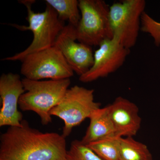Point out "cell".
Listing matches in <instances>:
<instances>
[{"label": "cell", "mask_w": 160, "mask_h": 160, "mask_svg": "<svg viewBox=\"0 0 160 160\" xmlns=\"http://www.w3.org/2000/svg\"><path fill=\"white\" fill-rule=\"evenodd\" d=\"M26 6L27 11L26 20L28 26H20L15 24L11 26L21 31L29 30L32 32L33 39L30 45L25 50L14 55L2 59L5 61H22L28 55L54 46L58 37L65 27V22L59 18L56 12L46 4L42 12H35L32 9L33 0L20 1Z\"/></svg>", "instance_id": "cell-2"}, {"label": "cell", "mask_w": 160, "mask_h": 160, "mask_svg": "<svg viewBox=\"0 0 160 160\" xmlns=\"http://www.w3.org/2000/svg\"><path fill=\"white\" fill-rule=\"evenodd\" d=\"M66 160H103L86 144L79 140L72 142Z\"/></svg>", "instance_id": "cell-16"}, {"label": "cell", "mask_w": 160, "mask_h": 160, "mask_svg": "<svg viewBox=\"0 0 160 160\" xmlns=\"http://www.w3.org/2000/svg\"><path fill=\"white\" fill-rule=\"evenodd\" d=\"M120 138L114 136L86 145L103 160H120Z\"/></svg>", "instance_id": "cell-15"}, {"label": "cell", "mask_w": 160, "mask_h": 160, "mask_svg": "<svg viewBox=\"0 0 160 160\" xmlns=\"http://www.w3.org/2000/svg\"><path fill=\"white\" fill-rule=\"evenodd\" d=\"M21 73L32 80L69 79L74 72L55 46L28 55L22 61Z\"/></svg>", "instance_id": "cell-7"}, {"label": "cell", "mask_w": 160, "mask_h": 160, "mask_svg": "<svg viewBox=\"0 0 160 160\" xmlns=\"http://www.w3.org/2000/svg\"><path fill=\"white\" fill-rule=\"evenodd\" d=\"M90 123L81 140L86 145L116 135L115 130L109 116L108 106L95 110L89 118Z\"/></svg>", "instance_id": "cell-12"}, {"label": "cell", "mask_w": 160, "mask_h": 160, "mask_svg": "<svg viewBox=\"0 0 160 160\" xmlns=\"http://www.w3.org/2000/svg\"><path fill=\"white\" fill-rule=\"evenodd\" d=\"M100 106L101 104L95 101L93 89L76 85L68 89L62 99L52 109L50 114L64 121L62 135L66 138L74 127L89 118Z\"/></svg>", "instance_id": "cell-5"}, {"label": "cell", "mask_w": 160, "mask_h": 160, "mask_svg": "<svg viewBox=\"0 0 160 160\" xmlns=\"http://www.w3.org/2000/svg\"><path fill=\"white\" fill-rule=\"evenodd\" d=\"M77 41L76 28L68 24L60 32L54 46L62 53L74 72L80 77L91 68L94 54L91 46Z\"/></svg>", "instance_id": "cell-9"}, {"label": "cell", "mask_w": 160, "mask_h": 160, "mask_svg": "<svg viewBox=\"0 0 160 160\" xmlns=\"http://www.w3.org/2000/svg\"><path fill=\"white\" fill-rule=\"evenodd\" d=\"M94 53L91 68L79 77L80 82L89 83L101 78H106L120 69L130 53L116 38L103 41Z\"/></svg>", "instance_id": "cell-8"}, {"label": "cell", "mask_w": 160, "mask_h": 160, "mask_svg": "<svg viewBox=\"0 0 160 160\" xmlns=\"http://www.w3.org/2000/svg\"><path fill=\"white\" fill-rule=\"evenodd\" d=\"M0 137V159L66 160V138L57 132H42L23 120Z\"/></svg>", "instance_id": "cell-1"}, {"label": "cell", "mask_w": 160, "mask_h": 160, "mask_svg": "<svg viewBox=\"0 0 160 160\" xmlns=\"http://www.w3.org/2000/svg\"><path fill=\"white\" fill-rule=\"evenodd\" d=\"M141 30L153 39L155 45L160 47V22L156 21L146 11L141 17Z\"/></svg>", "instance_id": "cell-17"}, {"label": "cell", "mask_w": 160, "mask_h": 160, "mask_svg": "<svg viewBox=\"0 0 160 160\" xmlns=\"http://www.w3.org/2000/svg\"><path fill=\"white\" fill-rule=\"evenodd\" d=\"M0 160H1V159H0Z\"/></svg>", "instance_id": "cell-18"}, {"label": "cell", "mask_w": 160, "mask_h": 160, "mask_svg": "<svg viewBox=\"0 0 160 160\" xmlns=\"http://www.w3.org/2000/svg\"><path fill=\"white\" fill-rule=\"evenodd\" d=\"M81 19L76 28L78 42L88 46H99L112 38L109 7L103 0H79Z\"/></svg>", "instance_id": "cell-4"}, {"label": "cell", "mask_w": 160, "mask_h": 160, "mask_svg": "<svg viewBox=\"0 0 160 160\" xmlns=\"http://www.w3.org/2000/svg\"><path fill=\"white\" fill-rule=\"evenodd\" d=\"M22 81L26 92L20 98V109L34 112L43 125L51 123L50 111L64 98L71 84L70 79L44 81L24 78Z\"/></svg>", "instance_id": "cell-3"}, {"label": "cell", "mask_w": 160, "mask_h": 160, "mask_svg": "<svg viewBox=\"0 0 160 160\" xmlns=\"http://www.w3.org/2000/svg\"><path fill=\"white\" fill-rule=\"evenodd\" d=\"M120 160H152L147 146L132 137H121L119 144Z\"/></svg>", "instance_id": "cell-13"}, {"label": "cell", "mask_w": 160, "mask_h": 160, "mask_svg": "<svg viewBox=\"0 0 160 160\" xmlns=\"http://www.w3.org/2000/svg\"><path fill=\"white\" fill-rule=\"evenodd\" d=\"M45 2L55 10L59 18L62 22L76 28L81 19L79 1L77 0H46Z\"/></svg>", "instance_id": "cell-14"}, {"label": "cell", "mask_w": 160, "mask_h": 160, "mask_svg": "<svg viewBox=\"0 0 160 160\" xmlns=\"http://www.w3.org/2000/svg\"><path fill=\"white\" fill-rule=\"evenodd\" d=\"M145 0H125L109 7V21L113 37L127 49L135 46L141 30Z\"/></svg>", "instance_id": "cell-6"}, {"label": "cell", "mask_w": 160, "mask_h": 160, "mask_svg": "<svg viewBox=\"0 0 160 160\" xmlns=\"http://www.w3.org/2000/svg\"><path fill=\"white\" fill-rule=\"evenodd\" d=\"M22 81L16 73H3L0 77V126H21L22 113L18 109L20 98L25 92Z\"/></svg>", "instance_id": "cell-10"}, {"label": "cell", "mask_w": 160, "mask_h": 160, "mask_svg": "<svg viewBox=\"0 0 160 160\" xmlns=\"http://www.w3.org/2000/svg\"><path fill=\"white\" fill-rule=\"evenodd\" d=\"M107 106L117 136L133 137L137 134L141 128L142 119L135 103L118 97Z\"/></svg>", "instance_id": "cell-11"}]
</instances>
